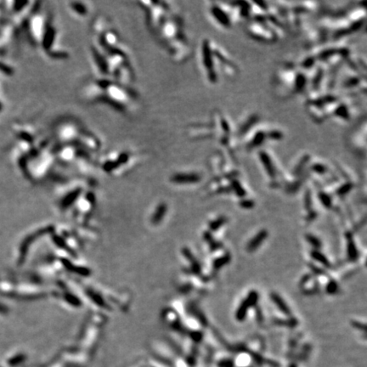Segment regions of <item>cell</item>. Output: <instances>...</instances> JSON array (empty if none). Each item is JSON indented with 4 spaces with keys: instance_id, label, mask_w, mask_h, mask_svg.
Masks as SVG:
<instances>
[{
    "instance_id": "21",
    "label": "cell",
    "mask_w": 367,
    "mask_h": 367,
    "mask_svg": "<svg viewBox=\"0 0 367 367\" xmlns=\"http://www.w3.org/2000/svg\"><path fill=\"white\" fill-rule=\"evenodd\" d=\"M50 22L49 17H45L42 13H35L30 22L31 37L36 44H40L41 39L46 30L47 26Z\"/></svg>"
},
{
    "instance_id": "17",
    "label": "cell",
    "mask_w": 367,
    "mask_h": 367,
    "mask_svg": "<svg viewBox=\"0 0 367 367\" xmlns=\"http://www.w3.org/2000/svg\"><path fill=\"white\" fill-rule=\"evenodd\" d=\"M366 118L363 117L348 135V145L349 149L360 157L366 155Z\"/></svg>"
},
{
    "instance_id": "19",
    "label": "cell",
    "mask_w": 367,
    "mask_h": 367,
    "mask_svg": "<svg viewBox=\"0 0 367 367\" xmlns=\"http://www.w3.org/2000/svg\"><path fill=\"white\" fill-rule=\"evenodd\" d=\"M261 122V117L258 113L251 112L242 117L237 125L234 127L235 138L240 145V143L256 125Z\"/></svg>"
},
{
    "instance_id": "32",
    "label": "cell",
    "mask_w": 367,
    "mask_h": 367,
    "mask_svg": "<svg viewBox=\"0 0 367 367\" xmlns=\"http://www.w3.org/2000/svg\"><path fill=\"white\" fill-rule=\"evenodd\" d=\"M226 217H218L217 219H215V221H212V222L210 223V230L212 231H217V229L221 228V226H223L224 224L226 223Z\"/></svg>"
},
{
    "instance_id": "7",
    "label": "cell",
    "mask_w": 367,
    "mask_h": 367,
    "mask_svg": "<svg viewBox=\"0 0 367 367\" xmlns=\"http://www.w3.org/2000/svg\"><path fill=\"white\" fill-rule=\"evenodd\" d=\"M213 40L203 38L199 44L198 61L201 72L208 85L215 86L219 82V71L213 54Z\"/></svg>"
},
{
    "instance_id": "30",
    "label": "cell",
    "mask_w": 367,
    "mask_h": 367,
    "mask_svg": "<svg viewBox=\"0 0 367 367\" xmlns=\"http://www.w3.org/2000/svg\"><path fill=\"white\" fill-rule=\"evenodd\" d=\"M310 254L316 261L322 264L323 266L326 267V268L331 267V263H330L329 260L327 259L326 256L324 255L323 253H321V252L317 250H314L311 252Z\"/></svg>"
},
{
    "instance_id": "5",
    "label": "cell",
    "mask_w": 367,
    "mask_h": 367,
    "mask_svg": "<svg viewBox=\"0 0 367 367\" xmlns=\"http://www.w3.org/2000/svg\"><path fill=\"white\" fill-rule=\"evenodd\" d=\"M284 139L285 133L281 128L259 122L245 136L239 147H242L246 153H255L256 151L266 147L269 143H278Z\"/></svg>"
},
{
    "instance_id": "26",
    "label": "cell",
    "mask_w": 367,
    "mask_h": 367,
    "mask_svg": "<svg viewBox=\"0 0 367 367\" xmlns=\"http://www.w3.org/2000/svg\"><path fill=\"white\" fill-rule=\"evenodd\" d=\"M270 298H271L272 301L274 302V304L277 306L278 309H279V310H280L283 314H285L286 316H290V315H291V310H290L288 306H287V305L285 304V301L283 300L282 298H281L280 295H278V294L275 293V292H272V293L270 294Z\"/></svg>"
},
{
    "instance_id": "10",
    "label": "cell",
    "mask_w": 367,
    "mask_h": 367,
    "mask_svg": "<svg viewBox=\"0 0 367 367\" xmlns=\"http://www.w3.org/2000/svg\"><path fill=\"white\" fill-rule=\"evenodd\" d=\"M256 158L258 164L263 169L272 187L280 185V179H282L283 174L280 171L276 156L271 150L267 147L258 150L255 152Z\"/></svg>"
},
{
    "instance_id": "23",
    "label": "cell",
    "mask_w": 367,
    "mask_h": 367,
    "mask_svg": "<svg viewBox=\"0 0 367 367\" xmlns=\"http://www.w3.org/2000/svg\"><path fill=\"white\" fill-rule=\"evenodd\" d=\"M172 179L179 184H196L201 182L202 174L197 171L179 172Z\"/></svg>"
},
{
    "instance_id": "33",
    "label": "cell",
    "mask_w": 367,
    "mask_h": 367,
    "mask_svg": "<svg viewBox=\"0 0 367 367\" xmlns=\"http://www.w3.org/2000/svg\"><path fill=\"white\" fill-rule=\"evenodd\" d=\"M258 298H259V295H258L257 291H251L249 294H248V297L246 298V299H247L248 304L250 305L251 307H253V306H255L258 304Z\"/></svg>"
},
{
    "instance_id": "20",
    "label": "cell",
    "mask_w": 367,
    "mask_h": 367,
    "mask_svg": "<svg viewBox=\"0 0 367 367\" xmlns=\"http://www.w3.org/2000/svg\"><path fill=\"white\" fill-rule=\"evenodd\" d=\"M234 24L247 23L252 18L251 1H230Z\"/></svg>"
},
{
    "instance_id": "2",
    "label": "cell",
    "mask_w": 367,
    "mask_h": 367,
    "mask_svg": "<svg viewBox=\"0 0 367 367\" xmlns=\"http://www.w3.org/2000/svg\"><path fill=\"white\" fill-rule=\"evenodd\" d=\"M153 33L174 61L185 62L190 58L191 46L180 15L173 11Z\"/></svg>"
},
{
    "instance_id": "25",
    "label": "cell",
    "mask_w": 367,
    "mask_h": 367,
    "mask_svg": "<svg viewBox=\"0 0 367 367\" xmlns=\"http://www.w3.org/2000/svg\"><path fill=\"white\" fill-rule=\"evenodd\" d=\"M267 237H268V231L266 230L259 231L258 234L256 235L255 237L248 242V247H247L248 252L253 253L254 251L257 250L261 246L262 243L266 240Z\"/></svg>"
},
{
    "instance_id": "27",
    "label": "cell",
    "mask_w": 367,
    "mask_h": 367,
    "mask_svg": "<svg viewBox=\"0 0 367 367\" xmlns=\"http://www.w3.org/2000/svg\"><path fill=\"white\" fill-rule=\"evenodd\" d=\"M251 306L248 304L247 299H244L242 301V304L240 305L239 308L237 309V313H236V319L237 321H243L246 318V316L248 315V310L250 309Z\"/></svg>"
},
{
    "instance_id": "36",
    "label": "cell",
    "mask_w": 367,
    "mask_h": 367,
    "mask_svg": "<svg viewBox=\"0 0 367 367\" xmlns=\"http://www.w3.org/2000/svg\"><path fill=\"white\" fill-rule=\"evenodd\" d=\"M326 291H327V293L329 294H335L336 292H337V290H338V286H337V284L336 281H334V280H332V281H330L329 283H328V285H326Z\"/></svg>"
},
{
    "instance_id": "28",
    "label": "cell",
    "mask_w": 367,
    "mask_h": 367,
    "mask_svg": "<svg viewBox=\"0 0 367 367\" xmlns=\"http://www.w3.org/2000/svg\"><path fill=\"white\" fill-rule=\"evenodd\" d=\"M346 237H347V239H348V258H349V259H351L352 261H354V260H356L357 258H358V255H359L358 250H357L355 244H354V242H353V237H352L351 234L348 233V234L346 235Z\"/></svg>"
},
{
    "instance_id": "15",
    "label": "cell",
    "mask_w": 367,
    "mask_h": 367,
    "mask_svg": "<svg viewBox=\"0 0 367 367\" xmlns=\"http://www.w3.org/2000/svg\"><path fill=\"white\" fill-rule=\"evenodd\" d=\"M138 157L135 152L130 150H116L104 156L101 165L106 171H117V169L130 166Z\"/></svg>"
},
{
    "instance_id": "1",
    "label": "cell",
    "mask_w": 367,
    "mask_h": 367,
    "mask_svg": "<svg viewBox=\"0 0 367 367\" xmlns=\"http://www.w3.org/2000/svg\"><path fill=\"white\" fill-rule=\"evenodd\" d=\"M83 95L86 101L106 104L121 112H130L138 99L128 85L101 78L88 82L83 89Z\"/></svg>"
},
{
    "instance_id": "16",
    "label": "cell",
    "mask_w": 367,
    "mask_h": 367,
    "mask_svg": "<svg viewBox=\"0 0 367 367\" xmlns=\"http://www.w3.org/2000/svg\"><path fill=\"white\" fill-rule=\"evenodd\" d=\"M212 49L219 74L222 72L230 79L236 78L240 72L239 66L236 62V60L225 48L215 43L214 41Z\"/></svg>"
},
{
    "instance_id": "29",
    "label": "cell",
    "mask_w": 367,
    "mask_h": 367,
    "mask_svg": "<svg viewBox=\"0 0 367 367\" xmlns=\"http://www.w3.org/2000/svg\"><path fill=\"white\" fill-rule=\"evenodd\" d=\"M353 188V184L350 179L346 180L345 182L341 184L336 190V194L337 196H344L350 192L351 190Z\"/></svg>"
},
{
    "instance_id": "24",
    "label": "cell",
    "mask_w": 367,
    "mask_h": 367,
    "mask_svg": "<svg viewBox=\"0 0 367 367\" xmlns=\"http://www.w3.org/2000/svg\"><path fill=\"white\" fill-rule=\"evenodd\" d=\"M68 10L78 18H85L90 13V7L84 2H69Z\"/></svg>"
},
{
    "instance_id": "34",
    "label": "cell",
    "mask_w": 367,
    "mask_h": 367,
    "mask_svg": "<svg viewBox=\"0 0 367 367\" xmlns=\"http://www.w3.org/2000/svg\"><path fill=\"white\" fill-rule=\"evenodd\" d=\"M229 261H230V256L229 255L224 256L222 258H217L216 260L213 261V268L216 269H219L221 267H223Z\"/></svg>"
},
{
    "instance_id": "14",
    "label": "cell",
    "mask_w": 367,
    "mask_h": 367,
    "mask_svg": "<svg viewBox=\"0 0 367 367\" xmlns=\"http://www.w3.org/2000/svg\"><path fill=\"white\" fill-rule=\"evenodd\" d=\"M140 5L146 13L147 22L153 32L173 12L171 6L168 2L142 1Z\"/></svg>"
},
{
    "instance_id": "11",
    "label": "cell",
    "mask_w": 367,
    "mask_h": 367,
    "mask_svg": "<svg viewBox=\"0 0 367 367\" xmlns=\"http://www.w3.org/2000/svg\"><path fill=\"white\" fill-rule=\"evenodd\" d=\"M313 156L308 152H303L295 157L289 169V174L292 180L286 184V190L289 192H295L302 185L305 178L309 175V165Z\"/></svg>"
},
{
    "instance_id": "8",
    "label": "cell",
    "mask_w": 367,
    "mask_h": 367,
    "mask_svg": "<svg viewBox=\"0 0 367 367\" xmlns=\"http://www.w3.org/2000/svg\"><path fill=\"white\" fill-rule=\"evenodd\" d=\"M305 110L314 122L322 123L327 118V112L330 106L339 98L340 95L332 92L312 94L306 95Z\"/></svg>"
},
{
    "instance_id": "4",
    "label": "cell",
    "mask_w": 367,
    "mask_h": 367,
    "mask_svg": "<svg viewBox=\"0 0 367 367\" xmlns=\"http://www.w3.org/2000/svg\"><path fill=\"white\" fill-rule=\"evenodd\" d=\"M308 84V74L299 69L295 62L283 63L273 76L274 91L283 100L307 94Z\"/></svg>"
},
{
    "instance_id": "22",
    "label": "cell",
    "mask_w": 367,
    "mask_h": 367,
    "mask_svg": "<svg viewBox=\"0 0 367 367\" xmlns=\"http://www.w3.org/2000/svg\"><path fill=\"white\" fill-rule=\"evenodd\" d=\"M308 170H309V174H316L317 176L321 177L329 175L330 177L333 178L332 177L333 176V170L332 168L324 161L319 160V159H314L312 158Z\"/></svg>"
},
{
    "instance_id": "37",
    "label": "cell",
    "mask_w": 367,
    "mask_h": 367,
    "mask_svg": "<svg viewBox=\"0 0 367 367\" xmlns=\"http://www.w3.org/2000/svg\"><path fill=\"white\" fill-rule=\"evenodd\" d=\"M240 206L243 207V208H247V209H250L252 207L254 206V202L252 200L249 199L244 198L242 199V201H240Z\"/></svg>"
},
{
    "instance_id": "6",
    "label": "cell",
    "mask_w": 367,
    "mask_h": 367,
    "mask_svg": "<svg viewBox=\"0 0 367 367\" xmlns=\"http://www.w3.org/2000/svg\"><path fill=\"white\" fill-rule=\"evenodd\" d=\"M211 122L214 128L215 139L232 160L236 162V152L239 144L235 138L234 126L222 111L215 109L211 115Z\"/></svg>"
},
{
    "instance_id": "31",
    "label": "cell",
    "mask_w": 367,
    "mask_h": 367,
    "mask_svg": "<svg viewBox=\"0 0 367 367\" xmlns=\"http://www.w3.org/2000/svg\"><path fill=\"white\" fill-rule=\"evenodd\" d=\"M318 197L324 207L326 208H330L332 207V199L329 194L326 193L323 190H321V191H319Z\"/></svg>"
},
{
    "instance_id": "9",
    "label": "cell",
    "mask_w": 367,
    "mask_h": 367,
    "mask_svg": "<svg viewBox=\"0 0 367 367\" xmlns=\"http://www.w3.org/2000/svg\"><path fill=\"white\" fill-rule=\"evenodd\" d=\"M246 33L253 40L263 44H275L281 37L264 19V17H253L246 24Z\"/></svg>"
},
{
    "instance_id": "12",
    "label": "cell",
    "mask_w": 367,
    "mask_h": 367,
    "mask_svg": "<svg viewBox=\"0 0 367 367\" xmlns=\"http://www.w3.org/2000/svg\"><path fill=\"white\" fill-rule=\"evenodd\" d=\"M355 98L343 97L339 98L330 106L327 112V118L332 119L339 123H348L354 117L356 111Z\"/></svg>"
},
{
    "instance_id": "13",
    "label": "cell",
    "mask_w": 367,
    "mask_h": 367,
    "mask_svg": "<svg viewBox=\"0 0 367 367\" xmlns=\"http://www.w3.org/2000/svg\"><path fill=\"white\" fill-rule=\"evenodd\" d=\"M207 11L210 19L217 27L225 31L232 29L235 24L232 19L230 1L208 2Z\"/></svg>"
},
{
    "instance_id": "35",
    "label": "cell",
    "mask_w": 367,
    "mask_h": 367,
    "mask_svg": "<svg viewBox=\"0 0 367 367\" xmlns=\"http://www.w3.org/2000/svg\"><path fill=\"white\" fill-rule=\"evenodd\" d=\"M306 237H307L308 242H310L312 246H314V248H316V249L321 248V242L317 237H314L312 235H308Z\"/></svg>"
},
{
    "instance_id": "18",
    "label": "cell",
    "mask_w": 367,
    "mask_h": 367,
    "mask_svg": "<svg viewBox=\"0 0 367 367\" xmlns=\"http://www.w3.org/2000/svg\"><path fill=\"white\" fill-rule=\"evenodd\" d=\"M186 134L191 139H215V131L211 120L207 122L190 123L186 128Z\"/></svg>"
},
{
    "instance_id": "3",
    "label": "cell",
    "mask_w": 367,
    "mask_h": 367,
    "mask_svg": "<svg viewBox=\"0 0 367 367\" xmlns=\"http://www.w3.org/2000/svg\"><path fill=\"white\" fill-rule=\"evenodd\" d=\"M54 136L56 144H74L92 155L98 153L102 148V142L98 135L72 118L59 121L54 127Z\"/></svg>"
}]
</instances>
